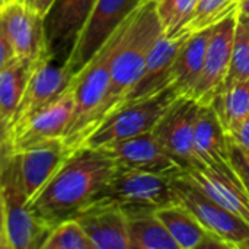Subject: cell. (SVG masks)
Returning <instances> with one entry per match:
<instances>
[{
  "label": "cell",
  "instance_id": "obj_1",
  "mask_svg": "<svg viewBox=\"0 0 249 249\" xmlns=\"http://www.w3.org/2000/svg\"><path fill=\"white\" fill-rule=\"evenodd\" d=\"M117 162L102 149L79 147L44 188L29 200L31 210L50 226L74 217L108 184Z\"/></svg>",
  "mask_w": 249,
  "mask_h": 249
},
{
  "label": "cell",
  "instance_id": "obj_2",
  "mask_svg": "<svg viewBox=\"0 0 249 249\" xmlns=\"http://www.w3.org/2000/svg\"><path fill=\"white\" fill-rule=\"evenodd\" d=\"M162 34L163 31L156 12L155 0L143 1L136 10L124 34V38L114 55L111 64L109 86L104 102L93 120L89 134L104 118L114 112L120 101L137 82L144 69L147 55L153 44Z\"/></svg>",
  "mask_w": 249,
  "mask_h": 249
},
{
  "label": "cell",
  "instance_id": "obj_3",
  "mask_svg": "<svg viewBox=\"0 0 249 249\" xmlns=\"http://www.w3.org/2000/svg\"><path fill=\"white\" fill-rule=\"evenodd\" d=\"M134 13H131V16L111 35V38L104 44L96 55L73 76L71 85L74 95V112L70 125L63 137V142L70 153L80 147L92 128L93 120L104 102L109 86L111 64L114 55L124 38V34Z\"/></svg>",
  "mask_w": 249,
  "mask_h": 249
},
{
  "label": "cell",
  "instance_id": "obj_4",
  "mask_svg": "<svg viewBox=\"0 0 249 249\" xmlns=\"http://www.w3.org/2000/svg\"><path fill=\"white\" fill-rule=\"evenodd\" d=\"M0 184L6 209L9 249H42L53 226L31 210L16 156L4 142L0 144Z\"/></svg>",
  "mask_w": 249,
  "mask_h": 249
},
{
  "label": "cell",
  "instance_id": "obj_5",
  "mask_svg": "<svg viewBox=\"0 0 249 249\" xmlns=\"http://www.w3.org/2000/svg\"><path fill=\"white\" fill-rule=\"evenodd\" d=\"M182 95L169 85L156 95L123 107L104 118L83 140L80 147L99 149L152 131L165 111Z\"/></svg>",
  "mask_w": 249,
  "mask_h": 249
},
{
  "label": "cell",
  "instance_id": "obj_6",
  "mask_svg": "<svg viewBox=\"0 0 249 249\" xmlns=\"http://www.w3.org/2000/svg\"><path fill=\"white\" fill-rule=\"evenodd\" d=\"M93 200H107L123 209H160L177 204L172 178L120 166Z\"/></svg>",
  "mask_w": 249,
  "mask_h": 249
},
{
  "label": "cell",
  "instance_id": "obj_7",
  "mask_svg": "<svg viewBox=\"0 0 249 249\" xmlns=\"http://www.w3.org/2000/svg\"><path fill=\"white\" fill-rule=\"evenodd\" d=\"M144 0H96L64 63L74 76L104 47L111 35Z\"/></svg>",
  "mask_w": 249,
  "mask_h": 249
},
{
  "label": "cell",
  "instance_id": "obj_8",
  "mask_svg": "<svg viewBox=\"0 0 249 249\" xmlns=\"http://www.w3.org/2000/svg\"><path fill=\"white\" fill-rule=\"evenodd\" d=\"M172 187L178 203L187 207L225 248L249 249V225L245 220L213 201L179 175L172 178Z\"/></svg>",
  "mask_w": 249,
  "mask_h": 249
},
{
  "label": "cell",
  "instance_id": "obj_9",
  "mask_svg": "<svg viewBox=\"0 0 249 249\" xmlns=\"http://www.w3.org/2000/svg\"><path fill=\"white\" fill-rule=\"evenodd\" d=\"M71 80L73 74L69 69L64 64H55V60L50 53L36 58L32 64L22 98L9 120L7 133L39 109L58 99L70 88Z\"/></svg>",
  "mask_w": 249,
  "mask_h": 249
},
{
  "label": "cell",
  "instance_id": "obj_10",
  "mask_svg": "<svg viewBox=\"0 0 249 249\" xmlns=\"http://www.w3.org/2000/svg\"><path fill=\"white\" fill-rule=\"evenodd\" d=\"M198 104L187 96H179L160 117L152 130L171 158L182 168L190 171L196 168H206L194 144V125Z\"/></svg>",
  "mask_w": 249,
  "mask_h": 249
},
{
  "label": "cell",
  "instance_id": "obj_11",
  "mask_svg": "<svg viewBox=\"0 0 249 249\" xmlns=\"http://www.w3.org/2000/svg\"><path fill=\"white\" fill-rule=\"evenodd\" d=\"M238 10L213 26L207 53L198 80L187 98L198 105H212L214 96L222 89L231 67Z\"/></svg>",
  "mask_w": 249,
  "mask_h": 249
},
{
  "label": "cell",
  "instance_id": "obj_12",
  "mask_svg": "<svg viewBox=\"0 0 249 249\" xmlns=\"http://www.w3.org/2000/svg\"><path fill=\"white\" fill-rule=\"evenodd\" d=\"M74 112L73 85L54 102L35 112L16 128L7 133L4 140L7 149L16 153L39 142L63 139Z\"/></svg>",
  "mask_w": 249,
  "mask_h": 249
},
{
  "label": "cell",
  "instance_id": "obj_13",
  "mask_svg": "<svg viewBox=\"0 0 249 249\" xmlns=\"http://www.w3.org/2000/svg\"><path fill=\"white\" fill-rule=\"evenodd\" d=\"M96 0H55L44 16L48 53L64 64Z\"/></svg>",
  "mask_w": 249,
  "mask_h": 249
},
{
  "label": "cell",
  "instance_id": "obj_14",
  "mask_svg": "<svg viewBox=\"0 0 249 249\" xmlns=\"http://www.w3.org/2000/svg\"><path fill=\"white\" fill-rule=\"evenodd\" d=\"M99 149L105 150L117 162V165L124 168H133L171 178H175L184 172L182 168L165 150L153 131H147Z\"/></svg>",
  "mask_w": 249,
  "mask_h": 249
},
{
  "label": "cell",
  "instance_id": "obj_15",
  "mask_svg": "<svg viewBox=\"0 0 249 249\" xmlns=\"http://www.w3.org/2000/svg\"><path fill=\"white\" fill-rule=\"evenodd\" d=\"M179 177L249 225V194L232 165L196 168L182 172Z\"/></svg>",
  "mask_w": 249,
  "mask_h": 249
},
{
  "label": "cell",
  "instance_id": "obj_16",
  "mask_svg": "<svg viewBox=\"0 0 249 249\" xmlns=\"http://www.w3.org/2000/svg\"><path fill=\"white\" fill-rule=\"evenodd\" d=\"M0 20L18 58L35 61L48 53L44 18L31 10L22 0L6 3L0 10Z\"/></svg>",
  "mask_w": 249,
  "mask_h": 249
},
{
  "label": "cell",
  "instance_id": "obj_17",
  "mask_svg": "<svg viewBox=\"0 0 249 249\" xmlns=\"http://www.w3.org/2000/svg\"><path fill=\"white\" fill-rule=\"evenodd\" d=\"M95 249H130L127 216L121 206L107 200H92L74 217Z\"/></svg>",
  "mask_w": 249,
  "mask_h": 249
},
{
  "label": "cell",
  "instance_id": "obj_18",
  "mask_svg": "<svg viewBox=\"0 0 249 249\" xmlns=\"http://www.w3.org/2000/svg\"><path fill=\"white\" fill-rule=\"evenodd\" d=\"M187 36L188 35L166 36L165 34H162L156 39L147 55L140 77L133 85V88L125 93V96L120 101L114 111L130 104H134L137 101L147 99L171 85V70L174 58Z\"/></svg>",
  "mask_w": 249,
  "mask_h": 249
},
{
  "label": "cell",
  "instance_id": "obj_19",
  "mask_svg": "<svg viewBox=\"0 0 249 249\" xmlns=\"http://www.w3.org/2000/svg\"><path fill=\"white\" fill-rule=\"evenodd\" d=\"M28 198H34L70 156L63 139L35 143L15 153Z\"/></svg>",
  "mask_w": 249,
  "mask_h": 249
},
{
  "label": "cell",
  "instance_id": "obj_20",
  "mask_svg": "<svg viewBox=\"0 0 249 249\" xmlns=\"http://www.w3.org/2000/svg\"><path fill=\"white\" fill-rule=\"evenodd\" d=\"M196 152L206 168L231 166L229 134L212 105H198L194 125Z\"/></svg>",
  "mask_w": 249,
  "mask_h": 249
},
{
  "label": "cell",
  "instance_id": "obj_21",
  "mask_svg": "<svg viewBox=\"0 0 249 249\" xmlns=\"http://www.w3.org/2000/svg\"><path fill=\"white\" fill-rule=\"evenodd\" d=\"M158 217L169 231L179 249L225 248L182 204H171L156 210Z\"/></svg>",
  "mask_w": 249,
  "mask_h": 249
},
{
  "label": "cell",
  "instance_id": "obj_22",
  "mask_svg": "<svg viewBox=\"0 0 249 249\" xmlns=\"http://www.w3.org/2000/svg\"><path fill=\"white\" fill-rule=\"evenodd\" d=\"M213 28L188 35L181 44L171 70V85L179 95L188 96L203 70L207 45Z\"/></svg>",
  "mask_w": 249,
  "mask_h": 249
},
{
  "label": "cell",
  "instance_id": "obj_23",
  "mask_svg": "<svg viewBox=\"0 0 249 249\" xmlns=\"http://www.w3.org/2000/svg\"><path fill=\"white\" fill-rule=\"evenodd\" d=\"M130 249H179L155 209H124Z\"/></svg>",
  "mask_w": 249,
  "mask_h": 249
},
{
  "label": "cell",
  "instance_id": "obj_24",
  "mask_svg": "<svg viewBox=\"0 0 249 249\" xmlns=\"http://www.w3.org/2000/svg\"><path fill=\"white\" fill-rule=\"evenodd\" d=\"M226 133H232L249 115V80L223 88L212 102Z\"/></svg>",
  "mask_w": 249,
  "mask_h": 249
},
{
  "label": "cell",
  "instance_id": "obj_25",
  "mask_svg": "<svg viewBox=\"0 0 249 249\" xmlns=\"http://www.w3.org/2000/svg\"><path fill=\"white\" fill-rule=\"evenodd\" d=\"M32 64L34 61L16 57L10 64L0 70V114L6 118L7 124L22 98Z\"/></svg>",
  "mask_w": 249,
  "mask_h": 249
},
{
  "label": "cell",
  "instance_id": "obj_26",
  "mask_svg": "<svg viewBox=\"0 0 249 249\" xmlns=\"http://www.w3.org/2000/svg\"><path fill=\"white\" fill-rule=\"evenodd\" d=\"M238 6L239 0H198L191 19L182 28L178 36L191 35L203 29L213 28L229 15L236 12Z\"/></svg>",
  "mask_w": 249,
  "mask_h": 249
},
{
  "label": "cell",
  "instance_id": "obj_27",
  "mask_svg": "<svg viewBox=\"0 0 249 249\" xmlns=\"http://www.w3.org/2000/svg\"><path fill=\"white\" fill-rule=\"evenodd\" d=\"M244 80H249V16L238 12L231 67L222 89Z\"/></svg>",
  "mask_w": 249,
  "mask_h": 249
},
{
  "label": "cell",
  "instance_id": "obj_28",
  "mask_svg": "<svg viewBox=\"0 0 249 249\" xmlns=\"http://www.w3.org/2000/svg\"><path fill=\"white\" fill-rule=\"evenodd\" d=\"M198 0H155L156 12L166 36H178L191 19Z\"/></svg>",
  "mask_w": 249,
  "mask_h": 249
},
{
  "label": "cell",
  "instance_id": "obj_29",
  "mask_svg": "<svg viewBox=\"0 0 249 249\" xmlns=\"http://www.w3.org/2000/svg\"><path fill=\"white\" fill-rule=\"evenodd\" d=\"M42 249H95V245L79 222L70 217L51 229Z\"/></svg>",
  "mask_w": 249,
  "mask_h": 249
},
{
  "label": "cell",
  "instance_id": "obj_30",
  "mask_svg": "<svg viewBox=\"0 0 249 249\" xmlns=\"http://www.w3.org/2000/svg\"><path fill=\"white\" fill-rule=\"evenodd\" d=\"M229 153H231V163L236 171L238 177L244 182L249 194V152L242 149L236 142L229 137Z\"/></svg>",
  "mask_w": 249,
  "mask_h": 249
},
{
  "label": "cell",
  "instance_id": "obj_31",
  "mask_svg": "<svg viewBox=\"0 0 249 249\" xmlns=\"http://www.w3.org/2000/svg\"><path fill=\"white\" fill-rule=\"evenodd\" d=\"M16 58L12 44L4 32V28L0 20V70H3L7 64H10Z\"/></svg>",
  "mask_w": 249,
  "mask_h": 249
},
{
  "label": "cell",
  "instance_id": "obj_32",
  "mask_svg": "<svg viewBox=\"0 0 249 249\" xmlns=\"http://www.w3.org/2000/svg\"><path fill=\"white\" fill-rule=\"evenodd\" d=\"M229 137L236 142L242 149L249 152V115L232 133H229Z\"/></svg>",
  "mask_w": 249,
  "mask_h": 249
},
{
  "label": "cell",
  "instance_id": "obj_33",
  "mask_svg": "<svg viewBox=\"0 0 249 249\" xmlns=\"http://www.w3.org/2000/svg\"><path fill=\"white\" fill-rule=\"evenodd\" d=\"M0 249H9L7 229H6V209H4L1 184H0Z\"/></svg>",
  "mask_w": 249,
  "mask_h": 249
},
{
  "label": "cell",
  "instance_id": "obj_34",
  "mask_svg": "<svg viewBox=\"0 0 249 249\" xmlns=\"http://www.w3.org/2000/svg\"><path fill=\"white\" fill-rule=\"evenodd\" d=\"M31 10H34L35 13L41 15L42 18L45 16V13L48 12V9L51 7V4L55 0H22Z\"/></svg>",
  "mask_w": 249,
  "mask_h": 249
},
{
  "label": "cell",
  "instance_id": "obj_35",
  "mask_svg": "<svg viewBox=\"0 0 249 249\" xmlns=\"http://www.w3.org/2000/svg\"><path fill=\"white\" fill-rule=\"evenodd\" d=\"M6 136H7V121L0 114V144L6 140Z\"/></svg>",
  "mask_w": 249,
  "mask_h": 249
},
{
  "label": "cell",
  "instance_id": "obj_36",
  "mask_svg": "<svg viewBox=\"0 0 249 249\" xmlns=\"http://www.w3.org/2000/svg\"><path fill=\"white\" fill-rule=\"evenodd\" d=\"M238 12L245 16H249V0H239Z\"/></svg>",
  "mask_w": 249,
  "mask_h": 249
},
{
  "label": "cell",
  "instance_id": "obj_37",
  "mask_svg": "<svg viewBox=\"0 0 249 249\" xmlns=\"http://www.w3.org/2000/svg\"><path fill=\"white\" fill-rule=\"evenodd\" d=\"M6 4V0H0V10H1V7Z\"/></svg>",
  "mask_w": 249,
  "mask_h": 249
},
{
  "label": "cell",
  "instance_id": "obj_38",
  "mask_svg": "<svg viewBox=\"0 0 249 249\" xmlns=\"http://www.w3.org/2000/svg\"><path fill=\"white\" fill-rule=\"evenodd\" d=\"M9 1H12V0H6V3H9Z\"/></svg>",
  "mask_w": 249,
  "mask_h": 249
},
{
  "label": "cell",
  "instance_id": "obj_39",
  "mask_svg": "<svg viewBox=\"0 0 249 249\" xmlns=\"http://www.w3.org/2000/svg\"><path fill=\"white\" fill-rule=\"evenodd\" d=\"M144 1H149V0H144Z\"/></svg>",
  "mask_w": 249,
  "mask_h": 249
}]
</instances>
